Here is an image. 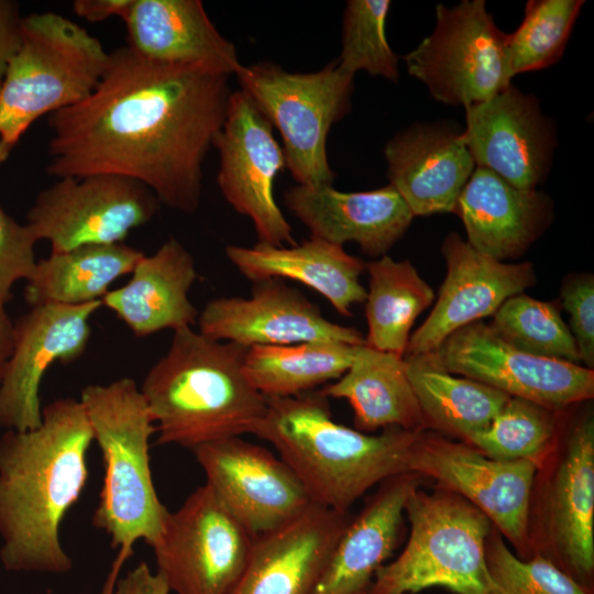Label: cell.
Segmentation results:
<instances>
[{"mask_svg":"<svg viewBox=\"0 0 594 594\" xmlns=\"http://www.w3.org/2000/svg\"><path fill=\"white\" fill-rule=\"evenodd\" d=\"M230 95L229 76L117 48L94 91L51 114L47 174L131 178L160 202L193 213L201 200L204 161L221 131Z\"/></svg>","mask_w":594,"mask_h":594,"instance_id":"cell-1","label":"cell"},{"mask_svg":"<svg viewBox=\"0 0 594 594\" xmlns=\"http://www.w3.org/2000/svg\"><path fill=\"white\" fill-rule=\"evenodd\" d=\"M92 441L86 409L70 397L45 405L37 428L0 438V560L8 571L72 570L59 527L86 486Z\"/></svg>","mask_w":594,"mask_h":594,"instance_id":"cell-2","label":"cell"},{"mask_svg":"<svg viewBox=\"0 0 594 594\" xmlns=\"http://www.w3.org/2000/svg\"><path fill=\"white\" fill-rule=\"evenodd\" d=\"M327 398L321 391L267 398L252 435L276 449L312 503L346 513L374 485L409 472L413 447L425 430L367 435L334 421Z\"/></svg>","mask_w":594,"mask_h":594,"instance_id":"cell-3","label":"cell"},{"mask_svg":"<svg viewBox=\"0 0 594 594\" xmlns=\"http://www.w3.org/2000/svg\"><path fill=\"white\" fill-rule=\"evenodd\" d=\"M248 348L210 339L193 328L174 331L167 353L140 388L154 419L157 444L195 449L252 435L267 398L248 380Z\"/></svg>","mask_w":594,"mask_h":594,"instance_id":"cell-4","label":"cell"},{"mask_svg":"<svg viewBox=\"0 0 594 594\" xmlns=\"http://www.w3.org/2000/svg\"><path fill=\"white\" fill-rule=\"evenodd\" d=\"M79 400L103 462L92 525L103 530L111 548L118 550L99 593L112 594L134 543L143 540L152 547L169 512L157 496L150 466V438L156 429L140 388L130 377L87 385Z\"/></svg>","mask_w":594,"mask_h":594,"instance_id":"cell-5","label":"cell"},{"mask_svg":"<svg viewBox=\"0 0 594 594\" xmlns=\"http://www.w3.org/2000/svg\"><path fill=\"white\" fill-rule=\"evenodd\" d=\"M109 61L100 41L54 12L21 18L0 86V139L15 145L40 117L87 98Z\"/></svg>","mask_w":594,"mask_h":594,"instance_id":"cell-6","label":"cell"},{"mask_svg":"<svg viewBox=\"0 0 594 594\" xmlns=\"http://www.w3.org/2000/svg\"><path fill=\"white\" fill-rule=\"evenodd\" d=\"M405 510L410 535L403 552L381 565L365 594L417 593L442 586L455 594H490L485 540L490 519L451 491L415 490Z\"/></svg>","mask_w":594,"mask_h":594,"instance_id":"cell-7","label":"cell"},{"mask_svg":"<svg viewBox=\"0 0 594 594\" xmlns=\"http://www.w3.org/2000/svg\"><path fill=\"white\" fill-rule=\"evenodd\" d=\"M237 78L241 90L279 131L286 166L297 185L332 186L327 139L331 127L351 109L354 75L334 59L312 73H290L261 62L243 66Z\"/></svg>","mask_w":594,"mask_h":594,"instance_id":"cell-8","label":"cell"},{"mask_svg":"<svg viewBox=\"0 0 594 594\" xmlns=\"http://www.w3.org/2000/svg\"><path fill=\"white\" fill-rule=\"evenodd\" d=\"M506 40L485 1L438 4L433 32L403 59L436 100L466 108L512 86Z\"/></svg>","mask_w":594,"mask_h":594,"instance_id":"cell-9","label":"cell"},{"mask_svg":"<svg viewBox=\"0 0 594 594\" xmlns=\"http://www.w3.org/2000/svg\"><path fill=\"white\" fill-rule=\"evenodd\" d=\"M405 359L463 375L553 411L594 395L593 370L522 352L481 321L454 331L427 354Z\"/></svg>","mask_w":594,"mask_h":594,"instance_id":"cell-10","label":"cell"},{"mask_svg":"<svg viewBox=\"0 0 594 594\" xmlns=\"http://www.w3.org/2000/svg\"><path fill=\"white\" fill-rule=\"evenodd\" d=\"M254 536L211 488H196L168 512L152 546L157 572L176 594H229L241 575Z\"/></svg>","mask_w":594,"mask_h":594,"instance_id":"cell-11","label":"cell"},{"mask_svg":"<svg viewBox=\"0 0 594 594\" xmlns=\"http://www.w3.org/2000/svg\"><path fill=\"white\" fill-rule=\"evenodd\" d=\"M160 201L131 178L98 174L64 177L42 190L25 223L36 240H47L58 253L90 244L121 243L150 222Z\"/></svg>","mask_w":594,"mask_h":594,"instance_id":"cell-12","label":"cell"},{"mask_svg":"<svg viewBox=\"0 0 594 594\" xmlns=\"http://www.w3.org/2000/svg\"><path fill=\"white\" fill-rule=\"evenodd\" d=\"M213 146L220 155L219 188L227 202L252 221L258 243L296 244L274 196V180L286 166L283 147L270 121L241 89L231 91Z\"/></svg>","mask_w":594,"mask_h":594,"instance_id":"cell-13","label":"cell"},{"mask_svg":"<svg viewBox=\"0 0 594 594\" xmlns=\"http://www.w3.org/2000/svg\"><path fill=\"white\" fill-rule=\"evenodd\" d=\"M537 463L499 461L474 447L422 431L413 447L409 472L436 480L480 509L521 553L528 550L531 487Z\"/></svg>","mask_w":594,"mask_h":594,"instance_id":"cell-14","label":"cell"},{"mask_svg":"<svg viewBox=\"0 0 594 594\" xmlns=\"http://www.w3.org/2000/svg\"><path fill=\"white\" fill-rule=\"evenodd\" d=\"M193 452L205 484L253 536L287 524L312 504L290 466L264 447L232 437Z\"/></svg>","mask_w":594,"mask_h":594,"instance_id":"cell-15","label":"cell"},{"mask_svg":"<svg viewBox=\"0 0 594 594\" xmlns=\"http://www.w3.org/2000/svg\"><path fill=\"white\" fill-rule=\"evenodd\" d=\"M101 300L31 307L13 322V348L0 382V427L26 431L42 422L40 387L56 362L67 364L87 348L90 318Z\"/></svg>","mask_w":594,"mask_h":594,"instance_id":"cell-16","label":"cell"},{"mask_svg":"<svg viewBox=\"0 0 594 594\" xmlns=\"http://www.w3.org/2000/svg\"><path fill=\"white\" fill-rule=\"evenodd\" d=\"M197 324L210 339L245 348L316 341L365 343L358 329L330 321L317 304L279 278L253 282L249 297L211 299L199 312Z\"/></svg>","mask_w":594,"mask_h":594,"instance_id":"cell-17","label":"cell"},{"mask_svg":"<svg viewBox=\"0 0 594 594\" xmlns=\"http://www.w3.org/2000/svg\"><path fill=\"white\" fill-rule=\"evenodd\" d=\"M461 134L475 167L517 188L536 189L550 170L557 144L552 122L532 95L513 86L466 107Z\"/></svg>","mask_w":594,"mask_h":594,"instance_id":"cell-18","label":"cell"},{"mask_svg":"<svg viewBox=\"0 0 594 594\" xmlns=\"http://www.w3.org/2000/svg\"><path fill=\"white\" fill-rule=\"evenodd\" d=\"M441 251L446 278L430 315L410 336L404 358L433 351L451 333L493 316L506 299L536 282L531 263L494 260L454 232L446 237Z\"/></svg>","mask_w":594,"mask_h":594,"instance_id":"cell-19","label":"cell"},{"mask_svg":"<svg viewBox=\"0 0 594 594\" xmlns=\"http://www.w3.org/2000/svg\"><path fill=\"white\" fill-rule=\"evenodd\" d=\"M312 503L287 524L254 536L248 562L229 594H312L349 520Z\"/></svg>","mask_w":594,"mask_h":594,"instance_id":"cell-20","label":"cell"},{"mask_svg":"<svg viewBox=\"0 0 594 594\" xmlns=\"http://www.w3.org/2000/svg\"><path fill=\"white\" fill-rule=\"evenodd\" d=\"M123 21L127 46L147 61L229 77L244 66L200 0H133Z\"/></svg>","mask_w":594,"mask_h":594,"instance_id":"cell-21","label":"cell"},{"mask_svg":"<svg viewBox=\"0 0 594 594\" xmlns=\"http://www.w3.org/2000/svg\"><path fill=\"white\" fill-rule=\"evenodd\" d=\"M389 185L414 217L454 212L475 168L461 131L441 123H418L384 147Z\"/></svg>","mask_w":594,"mask_h":594,"instance_id":"cell-22","label":"cell"},{"mask_svg":"<svg viewBox=\"0 0 594 594\" xmlns=\"http://www.w3.org/2000/svg\"><path fill=\"white\" fill-rule=\"evenodd\" d=\"M284 202L310 237L341 246L354 242L372 257L386 255L414 218L391 185L359 193L296 185L285 191Z\"/></svg>","mask_w":594,"mask_h":594,"instance_id":"cell-23","label":"cell"},{"mask_svg":"<svg viewBox=\"0 0 594 594\" xmlns=\"http://www.w3.org/2000/svg\"><path fill=\"white\" fill-rule=\"evenodd\" d=\"M454 213L475 250L503 261L521 255L543 232L552 218V204L542 191L517 188L495 173L475 167Z\"/></svg>","mask_w":594,"mask_h":594,"instance_id":"cell-24","label":"cell"},{"mask_svg":"<svg viewBox=\"0 0 594 594\" xmlns=\"http://www.w3.org/2000/svg\"><path fill=\"white\" fill-rule=\"evenodd\" d=\"M420 481V475L407 472L380 484L340 535L312 594L366 593L398 543L407 499Z\"/></svg>","mask_w":594,"mask_h":594,"instance_id":"cell-25","label":"cell"},{"mask_svg":"<svg viewBox=\"0 0 594 594\" xmlns=\"http://www.w3.org/2000/svg\"><path fill=\"white\" fill-rule=\"evenodd\" d=\"M131 274L130 280L109 290L101 304L135 337L197 323L199 312L188 293L198 275L194 256L180 241L170 237L152 255L144 254Z\"/></svg>","mask_w":594,"mask_h":594,"instance_id":"cell-26","label":"cell"},{"mask_svg":"<svg viewBox=\"0 0 594 594\" xmlns=\"http://www.w3.org/2000/svg\"><path fill=\"white\" fill-rule=\"evenodd\" d=\"M549 530L559 566L588 593L594 574V420L573 428L549 498Z\"/></svg>","mask_w":594,"mask_h":594,"instance_id":"cell-27","label":"cell"},{"mask_svg":"<svg viewBox=\"0 0 594 594\" xmlns=\"http://www.w3.org/2000/svg\"><path fill=\"white\" fill-rule=\"evenodd\" d=\"M226 256L249 280L292 279L310 287L341 316L350 317L353 306L366 299L360 282L366 263L343 246L318 238L290 246L258 242L252 248L228 245Z\"/></svg>","mask_w":594,"mask_h":594,"instance_id":"cell-28","label":"cell"},{"mask_svg":"<svg viewBox=\"0 0 594 594\" xmlns=\"http://www.w3.org/2000/svg\"><path fill=\"white\" fill-rule=\"evenodd\" d=\"M326 397L345 399L360 431L428 428L408 380L404 356L367 346H356L349 370L321 389Z\"/></svg>","mask_w":594,"mask_h":594,"instance_id":"cell-29","label":"cell"},{"mask_svg":"<svg viewBox=\"0 0 594 594\" xmlns=\"http://www.w3.org/2000/svg\"><path fill=\"white\" fill-rule=\"evenodd\" d=\"M144 255L121 243L90 244L69 251L51 253L37 261L26 280L25 299L33 306L82 305L101 300L110 285L131 274Z\"/></svg>","mask_w":594,"mask_h":594,"instance_id":"cell-30","label":"cell"},{"mask_svg":"<svg viewBox=\"0 0 594 594\" xmlns=\"http://www.w3.org/2000/svg\"><path fill=\"white\" fill-rule=\"evenodd\" d=\"M365 270L370 276L365 344L404 356L414 322L432 304L433 290L407 260L395 261L383 255L367 262Z\"/></svg>","mask_w":594,"mask_h":594,"instance_id":"cell-31","label":"cell"},{"mask_svg":"<svg viewBox=\"0 0 594 594\" xmlns=\"http://www.w3.org/2000/svg\"><path fill=\"white\" fill-rule=\"evenodd\" d=\"M358 345L316 341L251 346L244 372L266 398L296 396L340 378L351 366Z\"/></svg>","mask_w":594,"mask_h":594,"instance_id":"cell-32","label":"cell"},{"mask_svg":"<svg viewBox=\"0 0 594 594\" xmlns=\"http://www.w3.org/2000/svg\"><path fill=\"white\" fill-rule=\"evenodd\" d=\"M405 367L427 426L464 440L486 429L510 398L486 384L411 359H405Z\"/></svg>","mask_w":594,"mask_h":594,"instance_id":"cell-33","label":"cell"},{"mask_svg":"<svg viewBox=\"0 0 594 594\" xmlns=\"http://www.w3.org/2000/svg\"><path fill=\"white\" fill-rule=\"evenodd\" d=\"M488 324L514 348L541 358L580 362L574 338L556 305L522 293L506 299Z\"/></svg>","mask_w":594,"mask_h":594,"instance_id":"cell-34","label":"cell"},{"mask_svg":"<svg viewBox=\"0 0 594 594\" xmlns=\"http://www.w3.org/2000/svg\"><path fill=\"white\" fill-rule=\"evenodd\" d=\"M582 0H530L518 29L507 34L506 52L512 75L556 64L564 53Z\"/></svg>","mask_w":594,"mask_h":594,"instance_id":"cell-35","label":"cell"},{"mask_svg":"<svg viewBox=\"0 0 594 594\" xmlns=\"http://www.w3.org/2000/svg\"><path fill=\"white\" fill-rule=\"evenodd\" d=\"M553 410L530 400L510 397L491 425L465 441L484 455L499 461L531 460L542 454L554 433Z\"/></svg>","mask_w":594,"mask_h":594,"instance_id":"cell-36","label":"cell"},{"mask_svg":"<svg viewBox=\"0 0 594 594\" xmlns=\"http://www.w3.org/2000/svg\"><path fill=\"white\" fill-rule=\"evenodd\" d=\"M388 0H350L342 22V47L339 66L349 74L364 70L397 81L398 57L386 37Z\"/></svg>","mask_w":594,"mask_h":594,"instance_id":"cell-37","label":"cell"},{"mask_svg":"<svg viewBox=\"0 0 594 594\" xmlns=\"http://www.w3.org/2000/svg\"><path fill=\"white\" fill-rule=\"evenodd\" d=\"M485 561L492 579L509 594H591L541 554L517 558L497 535L485 546Z\"/></svg>","mask_w":594,"mask_h":594,"instance_id":"cell-38","label":"cell"},{"mask_svg":"<svg viewBox=\"0 0 594 594\" xmlns=\"http://www.w3.org/2000/svg\"><path fill=\"white\" fill-rule=\"evenodd\" d=\"M36 241L26 224H20L0 206V304L11 299V288L18 280L33 275Z\"/></svg>","mask_w":594,"mask_h":594,"instance_id":"cell-39","label":"cell"},{"mask_svg":"<svg viewBox=\"0 0 594 594\" xmlns=\"http://www.w3.org/2000/svg\"><path fill=\"white\" fill-rule=\"evenodd\" d=\"M561 299L570 317V331L578 346L580 360L594 366V279L590 274L574 275L562 285Z\"/></svg>","mask_w":594,"mask_h":594,"instance_id":"cell-40","label":"cell"},{"mask_svg":"<svg viewBox=\"0 0 594 594\" xmlns=\"http://www.w3.org/2000/svg\"><path fill=\"white\" fill-rule=\"evenodd\" d=\"M170 590L164 578L156 571L152 572L145 562L119 578L112 594H169Z\"/></svg>","mask_w":594,"mask_h":594,"instance_id":"cell-41","label":"cell"},{"mask_svg":"<svg viewBox=\"0 0 594 594\" xmlns=\"http://www.w3.org/2000/svg\"><path fill=\"white\" fill-rule=\"evenodd\" d=\"M20 21L18 4L0 0V86L8 61L18 45Z\"/></svg>","mask_w":594,"mask_h":594,"instance_id":"cell-42","label":"cell"},{"mask_svg":"<svg viewBox=\"0 0 594 594\" xmlns=\"http://www.w3.org/2000/svg\"><path fill=\"white\" fill-rule=\"evenodd\" d=\"M133 0H76L73 3L75 13L92 23L102 22L111 16L122 20Z\"/></svg>","mask_w":594,"mask_h":594,"instance_id":"cell-43","label":"cell"},{"mask_svg":"<svg viewBox=\"0 0 594 594\" xmlns=\"http://www.w3.org/2000/svg\"><path fill=\"white\" fill-rule=\"evenodd\" d=\"M4 306L0 304V382L13 348V322Z\"/></svg>","mask_w":594,"mask_h":594,"instance_id":"cell-44","label":"cell"},{"mask_svg":"<svg viewBox=\"0 0 594 594\" xmlns=\"http://www.w3.org/2000/svg\"><path fill=\"white\" fill-rule=\"evenodd\" d=\"M487 586L490 594H509L505 588H503L499 584H497L492 576L490 575V572L487 574Z\"/></svg>","mask_w":594,"mask_h":594,"instance_id":"cell-45","label":"cell"},{"mask_svg":"<svg viewBox=\"0 0 594 594\" xmlns=\"http://www.w3.org/2000/svg\"><path fill=\"white\" fill-rule=\"evenodd\" d=\"M14 145L7 143L0 139V164L3 163Z\"/></svg>","mask_w":594,"mask_h":594,"instance_id":"cell-46","label":"cell"}]
</instances>
